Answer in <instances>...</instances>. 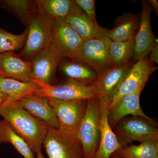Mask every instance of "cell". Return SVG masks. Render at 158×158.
<instances>
[{
  "mask_svg": "<svg viewBox=\"0 0 158 158\" xmlns=\"http://www.w3.org/2000/svg\"><path fill=\"white\" fill-rule=\"evenodd\" d=\"M28 27L22 34H14L0 27V53L22 50L27 36Z\"/></svg>",
  "mask_w": 158,
  "mask_h": 158,
  "instance_id": "4316f807",
  "label": "cell"
},
{
  "mask_svg": "<svg viewBox=\"0 0 158 158\" xmlns=\"http://www.w3.org/2000/svg\"><path fill=\"white\" fill-rule=\"evenodd\" d=\"M75 3L83 10L94 24L97 25L94 0H75Z\"/></svg>",
  "mask_w": 158,
  "mask_h": 158,
  "instance_id": "83f0119b",
  "label": "cell"
},
{
  "mask_svg": "<svg viewBox=\"0 0 158 158\" xmlns=\"http://www.w3.org/2000/svg\"><path fill=\"white\" fill-rule=\"evenodd\" d=\"M144 88H139L135 92L123 97L109 109L108 121L111 127H114L122 119L128 115L142 117L155 123L144 113L140 106V94Z\"/></svg>",
  "mask_w": 158,
  "mask_h": 158,
  "instance_id": "9a60e30c",
  "label": "cell"
},
{
  "mask_svg": "<svg viewBox=\"0 0 158 158\" xmlns=\"http://www.w3.org/2000/svg\"><path fill=\"white\" fill-rule=\"evenodd\" d=\"M59 65L62 72L69 79L87 86L92 85L98 77L93 69L80 61L62 59Z\"/></svg>",
  "mask_w": 158,
  "mask_h": 158,
  "instance_id": "44dd1931",
  "label": "cell"
},
{
  "mask_svg": "<svg viewBox=\"0 0 158 158\" xmlns=\"http://www.w3.org/2000/svg\"><path fill=\"white\" fill-rule=\"evenodd\" d=\"M147 57L132 64L119 86L109 109L123 97L144 88L149 77L157 69Z\"/></svg>",
  "mask_w": 158,
  "mask_h": 158,
  "instance_id": "30bf717a",
  "label": "cell"
},
{
  "mask_svg": "<svg viewBox=\"0 0 158 158\" xmlns=\"http://www.w3.org/2000/svg\"><path fill=\"white\" fill-rule=\"evenodd\" d=\"M43 146L49 158H85L77 136L67 135L59 128L49 127Z\"/></svg>",
  "mask_w": 158,
  "mask_h": 158,
  "instance_id": "8992f818",
  "label": "cell"
},
{
  "mask_svg": "<svg viewBox=\"0 0 158 158\" xmlns=\"http://www.w3.org/2000/svg\"><path fill=\"white\" fill-rule=\"evenodd\" d=\"M141 13L134 14L130 12L118 16L111 30L100 27L99 30L103 37L111 40L124 41L135 38L140 24Z\"/></svg>",
  "mask_w": 158,
  "mask_h": 158,
  "instance_id": "e0dca14e",
  "label": "cell"
},
{
  "mask_svg": "<svg viewBox=\"0 0 158 158\" xmlns=\"http://www.w3.org/2000/svg\"><path fill=\"white\" fill-rule=\"evenodd\" d=\"M36 3L38 14L54 19H65L75 5L72 0H37Z\"/></svg>",
  "mask_w": 158,
  "mask_h": 158,
  "instance_id": "cb8c5ba5",
  "label": "cell"
},
{
  "mask_svg": "<svg viewBox=\"0 0 158 158\" xmlns=\"http://www.w3.org/2000/svg\"><path fill=\"white\" fill-rule=\"evenodd\" d=\"M40 88L36 82H24L0 76V89L8 97L7 104L33 94Z\"/></svg>",
  "mask_w": 158,
  "mask_h": 158,
  "instance_id": "ffe728a7",
  "label": "cell"
},
{
  "mask_svg": "<svg viewBox=\"0 0 158 158\" xmlns=\"http://www.w3.org/2000/svg\"><path fill=\"white\" fill-rule=\"evenodd\" d=\"M37 83L41 88L33 94L48 99L66 101L96 98V93L93 85L87 86L71 79L57 85Z\"/></svg>",
  "mask_w": 158,
  "mask_h": 158,
  "instance_id": "ba28073f",
  "label": "cell"
},
{
  "mask_svg": "<svg viewBox=\"0 0 158 158\" xmlns=\"http://www.w3.org/2000/svg\"><path fill=\"white\" fill-rule=\"evenodd\" d=\"M96 102L100 139L98 148L92 158H111L113 154L123 146L118 141L108 121L110 105L103 102L96 100Z\"/></svg>",
  "mask_w": 158,
  "mask_h": 158,
  "instance_id": "7c38bea8",
  "label": "cell"
},
{
  "mask_svg": "<svg viewBox=\"0 0 158 158\" xmlns=\"http://www.w3.org/2000/svg\"><path fill=\"white\" fill-rule=\"evenodd\" d=\"M112 158H122L121 157H120L118 156V155H117L115 153H114V154H113V155L112 156Z\"/></svg>",
  "mask_w": 158,
  "mask_h": 158,
  "instance_id": "d6a6232c",
  "label": "cell"
},
{
  "mask_svg": "<svg viewBox=\"0 0 158 158\" xmlns=\"http://www.w3.org/2000/svg\"><path fill=\"white\" fill-rule=\"evenodd\" d=\"M16 102L32 116L43 122L49 127L59 128V121L48 99L31 94Z\"/></svg>",
  "mask_w": 158,
  "mask_h": 158,
  "instance_id": "ac0fdd59",
  "label": "cell"
},
{
  "mask_svg": "<svg viewBox=\"0 0 158 158\" xmlns=\"http://www.w3.org/2000/svg\"><path fill=\"white\" fill-rule=\"evenodd\" d=\"M114 127L113 131L123 147L134 141L142 143L158 140L155 123L139 116L124 117Z\"/></svg>",
  "mask_w": 158,
  "mask_h": 158,
  "instance_id": "3957f363",
  "label": "cell"
},
{
  "mask_svg": "<svg viewBox=\"0 0 158 158\" xmlns=\"http://www.w3.org/2000/svg\"><path fill=\"white\" fill-rule=\"evenodd\" d=\"M10 143L24 158H35L34 153L5 119H0V143Z\"/></svg>",
  "mask_w": 158,
  "mask_h": 158,
  "instance_id": "d4e9b609",
  "label": "cell"
},
{
  "mask_svg": "<svg viewBox=\"0 0 158 158\" xmlns=\"http://www.w3.org/2000/svg\"><path fill=\"white\" fill-rule=\"evenodd\" d=\"M0 76L24 82H35L31 61L23 59L13 52L0 53Z\"/></svg>",
  "mask_w": 158,
  "mask_h": 158,
  "instance_id": "2e32d148",
  "label": "cell"
},
{
  "mask_svg": "<svg viewBox=\"0 0 158 158\" xmlns=\"http://www.w3.org/2000/svg\"><path fill=\"white\" fill-rule=\"evenodd\" d=\"M132 64L131 62L126 65L110 68L98 75L92 85L95 89L97 101L110 105Z\"/></svg>",
  "mask_w": 158,
  "mask_h": 158,
  "instance_id": "8fae6325",
  "label": "cell"
},
{
  "mask_svg": "<svg viewBox=\"0 0 158 158\" xmlns=\"http://www.w3.org/2000/svg\"><path fill=\"white\" fill-rule=\"evenodd\" d=\"M115 153L122 158H158V140L127 145Z\"/></svg>",
  "mask_w": 158,
  "mask_h": 158,
  "instance_id": "484cf974",
  "label": "cell"
},
{
  "mask_svg": "<svg viewBox=\"0 0 158 158\" xmlns=\"http://www.w3.org/2000/svg\"><path fill=\"white\" fill-rule=\"evenodd\" d=\"M62 59L50 47L41 50L31 60L32 74L36 83L52 85Z\"/></svg>",
  "mask_w": 158,
  "mask_h": 158,
  "instance_id": "5bb4252c",
  "label": "cell"
},
{
  "mask_svg": "<svg viewBox=\"0 0 158 158\" xmlns=\"http://www.w3.org/2000/svg\"><path fill=\"white\" fill-rule=\"evenodd\" d=\"M8 103V97L5 93L0 89V107Z\"/></svg>",
  "mask_w": 158,
  "mask_h": 158,
  "instance_id": "f546056e",
  "label": "cell"
},
{
  "mask_svg": "<svg viewBox=\"0 0 158 158\" xmlns=\"http://www.w3.org/2000/svg\"><path fill=\"white\" fill-rule=\"evenodd\" d=\"M148 3L151 6H152L154 9L156 13L158 14V2L157 0H149L148 1Z\"/></svg>",
  "mask_w": 158,
  "mask_h": 158,
  "instance_id": "4dcf8cb0",
  "label": "cell"
},
{
  "mask_svg": "<svg viewBox=\"0 0 158 158\" xmlns=\"http://www.w3.org/2000/svg\"><path fill=\"white\" fill-rule=\"evenodd\" d=\"M135 38L124 41L111 40L109 45V57L111 68L129 64L133 59Z\"/></svg>",
  "mask_w": 158,
  "mask_h": 158,
  "instance_id": "603a6c76",
  "label": "cell"
},
{
  "mask_svg": "<svg viewBox=\"0 0 158 158\" xmlns=\"http://www.w3.org/2000/svg\"><path fill=\"white\" fill-rule=\"evenodd\" d=\"M84 39L76 33L64 19H55L51 32L50 47L62 59L77 61Z\"/></svg>",
  "mask_w": 158,
  "mask_h": 158,
  "instance_id": "5b68a950",
  "label": "cell"
},
{
  "mask_svg": "<svg viewBox=\"0 0 158 158\" xmlns=\"http://www.w3.org/2000/svg\"><path fill=\"white\" fill-rule=\"evenodd\" d=\"M55 20L38 13L31 19L27 26L28 31L25 44L18 55L19 57L31 61L37 53L50 47L52 27Z\"/></svg>",
  "mask_w": 158,
  "mask_h": 158,
  "instance_id": "7a4b0ae2",
  "label": "cell"
},
{
  "mask_svg": "<svg viewBox=\"0 0 158 158\" xmlns=\"http://www.w3.org/2000/svg\"><path fill=\"white\" fill-rule=\"evenodd\" d=\"M142 7L139 28L135 37V49L133 59L135 62L147 56L156 39L151 25V6L148 1H142Z\"/></svg>",
  "mask_w": 158,
  "mask_h": 158,
  "instance_id": "4fadbf2b",
  "label": "cell"
},
{
  "mask_svg": "<svg viewBox=\"0 0 158 158\" xmlns=\"http://www.w3.org/2000/svg\"><path fill=\"white\" fill-rule=\"evenodd\" d=\"M77 137L83 147L85 158H92L98 148L100 139L95 98L88 100L86 113L78 129Z\"/></svg>",
  "mask_w": 158,
  "mask_h": 158,
  "instance_id": "52a82bcc",
  "label": "cell"
},
{
  "mask_svg": "<svg viewBox=\"0 0 158 158\" xmlns=\"http://www.w3.org/2000/svg\"><path fill=\"white\" fill-rule=\"evenodd\" d=\"M65 20L70 27L83 39L103 37L99 30L100 26L94 24L76 4Z\"/></svg>",
  "mask_w": 158,
  "mask_h": 158,
  "instance_id": "d6986e66",
  "label": "cell"
},
{
  "mask_svg": "<svg viewBox=\"0 0 158 158\" xmlns=\"http://www.w3.org/2000/svg\"><path fill=\"white\" fill-rule=\"evenodd\" d=\"M48 100L59 121V129L67 135L77 136L86 113L88 100Z\"/></svg>",
  "mask_w": 158,
  "mask_h": 158,
  "instance_id": "277c9868",
  "label": "cell"
},
{
  "mask_svg": "<svg viewBox=\"0 0 158 158\" xmlns=\"http://www.w3.org/2000/svg\"><path fill=\"white\" fill-rule=\"evenodd\" d=\"M111 40L106 37L84 39L77 61L89 65L99 75L111 68L109 45Z\"/></svg>",
  "mask_w": 158,
  "mask_h": 158,
  "instance_id": "9c48e42d",
  "label": "cell"
},
{
  "mask_svg": "<svg viewBox=\"0 0 158 158\" xmlns=\"http://www.w3.org/2000/svg\"><path fill=\"white\" fill-rule=\"evenodd\" d=\"M149 60L152 63H156L158 64V40L156 38L154 44L150 52L149 53Z\"/></svg>",
  "mask_w": 158,
  "mask_h": 158,
  "instance_id": "f1b7e54d",
  "label": "cell"
},
{
  "mask_svg": "<svg viewBox=\"0 0 158 158\" xmlns=\"http://www.w3.org/2000/svg\"><path fill=\"white\" fill-rule=\"evenodd\" d=\"M0 116L26 141L34 153L42 149L48 126L23 109L16 102L0 107Z\"/></svg>",
  "mask_w": 158,
  "mask_h": 158,
  "instance_id": "6da1fadb",
  "label": "cell"
},
{
  "mask_svg": "<svg viewBox=\"0 0 158 158\" xmlns=\"http://www.w3.org/2000/svg\"><path fill=\"white\" fill-rule=\"evenodd\" d=\"M0 7L13 15L26 27L37 14L36 1L0 0Z\"/></svg>",
  "mask_w": 158,
  "mask_h": 158,
  "instance_id": "7402d4cb",
  "label": "cell"
},
{
  "mask_svg": "<svg viewBox=\"0 0 158 158\" xmlns=\"http://www.w3.org/2000/svg\"><path fill=\"white\" fill-rule=\"evenodd\" d=\"M37 158H45L44 156L43 155L42 150H40L37 153Z\"/></svg>",
  "mask_w": 158,
  "mask_h": 158,
  "instance_id": "1f68e13d",
  "label": "cell"
}]
</instances>
